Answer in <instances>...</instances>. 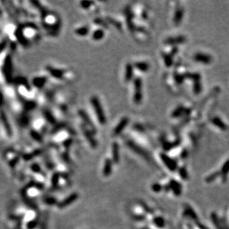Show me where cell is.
<instances>
[{"mask_svg": "<svg viewBox=\"0 0 229 229\" xmlns=\"http://www.w3.org/2000/svg\"><path fill=\"white\" fill-rule=\"evenodd\" d=\"M131 122V119L128 116H123L121 117L119 120L118 121L117 123L114 126L112 130V136L113 137H117V136H121L123 133L125 131L127 128L128 126L129 125Z\"/></svg>", "mask_w": 229, "mask_h": 229, "instance_id": "5", "label": "cell"}, {"mask_svg": "<svg viewBox=\"0 0 229 229\" xmlns=\"http://www.w3.org/2000/svg\"><path fill=\"white\" fill-rule=\"evenodd\" d=\"M45 74L48 79H52L57 82L66 83L72 82L76 79V73L71 69L57 66V65H48L45 67Z\"/></svg>", "mask_w": 229, "mask_h": 229, "instance_id": "1", "label": "cell"}, {"mask_svg": "<svg viewBox=\"0 0 229 229\" xmlns=\"http://www.w3.org/2000/svg\"><path fill=\"white\" fill-rule=\"evenodd\" d=\"M185 40V37L180 36V37H173V38H169L167 39L166 43L169 44V45H173V44H178L184 43Z\"/></svg>", "mask_w": 229, "mask_h": 229, "instance_id": "15", "label": "cell"}, {"mask_svg": "<svg viewBox=\"0 0 229 229\" xmlns=\"http://www.w3.org/2000/svg\"><path fill=\"white\" fill-rule=\"evenodd\" d=\"M80 7L83 11H86L87 13H95V11H97V5L95 2H80Z\"/></svg>", "mask_w": 229, "mask_h": 229, "instance_id": "11", "label": "cell"}, {"mask_svg": "<svg viewBox=\"0 0 229 229\" xmlns=\"http://www.w3.org/2000/svg\"><path fill=\"white\" fill-rule=\"evenodd\" d=\"M92 26L89 25H83L77 26L74 30V33L78 37H86L90 34Z\"/></svg>", "mask_w": 229, "mask_h": 229, "instance_id": "9", "label": "cell"}, {"mask_svg": "<svg viewBox=\"0 0 229 229\" xmlns=\"http://www.w3.org/2000/svg\"><path fill=\"white\" fill-rule=\"evenodd\" d=\"M182 16H183L182 10L178 9V11L176 12V13H175L174 22L176 23V25H178V23H179L181 21V19H182Z\"/></svg>", "mask_w": 229, "mask_h": 229, "instance_id": "16", "label": "cell"}, {"mask_svg": "<svg viewBox=\"0 0 229 229\" xmlns=\"http://www.w3.org/2000/svg\"><path fill=\"white\" fill-rule=\"evenodd\" d=\"M135 71L132 62H128L125 64L123 73V81L125 84H130L135 77Z\"/></svg>", "mask_w": 229, "mask_h": 229, "instance_id": "6", "label": "cell"}, {"mask_svg": "<svg viewBox=\"0 0 229 229\" xmlns=\"http://www.w3.org/2000/svg\"><path fill=\"white\" fill-rule=\"evenodd\" d=\"M89 102L91 110L97 123L100 126H104L107 122V118L104 106L98 96L92 95L89 98Z\"/></svg>", "mask_w": 229, "mask_h": 229, "instance_id": "3", "label": "cell"}, {"mask_svg": "<svg viewBox=\"0 0 229 229\" xmlns=\"http://www.w3.org/2000/svg\"><path fill=\"white\" fill-rule=\"evenodd\" d=\"M112 152L114 161H118L119 154V145L117 142H113L112 144Z\"/></svg>", "mask_w": 229, "mask_h": 229, "instance_id": "14", "label": "cell"}, {"mask_svg": "<svg viewBox=\"0 0 229 229\" xmlns=\"http://www.w3.org/2000/svg\"><path fill=\"white\" fill-rule=\"evenodd\" d=\"M161 158L162 159L163 162H164V164L166 165L167 167L169 168L170 170L171 171H174L176 170V164L171 158H170L168 156H166L165 154H162V155H161Z\"/></svg>", "mask_w": 229, "mask_h": 229, "instance_id": "13", "label": "cell"}, {"mask_svg": "<svg viewBox=\"0 0 229 229\" xmlns=\"http://www.w3.org/2000/svg\"><path fill=\"white\" fill-rule=\"evenodd\" d=\"M105 34L106 29L100 28V27L93 26V28L92 27L89 36H90L92 40H93V41L99 42L104 39V38L105 37Z\"/></svg>", "mask_w": 229, "mask_h": 229, "instance_id": "8", "label": "cell"}, {"mask_svg": "<svg viewBox=\"0 0 229 229\" xmlns=\"http://www.w3.org/2000/svg\"><path fill=\"white\" fill-rule=\"evenodd\" d=\"M49 82L48 76L46 74L37 75L32 80V85L37 91H42L45 88V85Z\"/></svg>", "mask_w": 229, "mask_h": 229, "instance_id": "7", "label": "cell"}, {"mask_svg": "<svg viewBox=\"0 0 229 229\" xmlns=\"http://www.w3.org/2000/svg\"><path fill=\"white\" fill-rule=\"evenodd\" d=\"M40 20L42 28L46 31L47 34L55 36L61 24L60 18L56 13L51 11H43Z\"/></svg>", "mask_w": 229, "mask_h": 229, "instance_id": "2", "label": "cell"}, {"mask_svg": "<svg viewBox=\"0 0 229 229\" xmlns=\"http://www.w3.org/2000/svg\"><path fill=\"white\" fill-rule=\"evenodd\" d=\"M131 87L132 91H131V99L134 105H139L143 99V82L141 78L135 76L134 79L131 82Z\"/></svg>", "mask_w": 229, "mask_h": 229, "instance_id": "4", "label": "cell"}, {"mask_svg": "<svg viewBox=\"0 0 229 229\" xmlns=\"http://www.w3.org/2000/svg\"><path fill=\"white\" fill-rule=\"evenodd\" d=\"M193 60L196 62H199L202 64H205V65H208L212 61V58L208 54L203 53H197L194 55L193 56Z\"/></svg>", "mask_w": 229, "mask_h": 229, "instance_id": "12", "label": "cell"}, {"mask_svg": "<svg viewBox=\"0 0 229 229\" xmlns=\"http://www.w3.org/2000/svg\"><path fill=\"white\" fill-rule=\"evenodd\" d=\"M213 123L215 125L217 126L218 128L221 129H225L226 128V126L223 121L220 119V118H213Z\"/></svg>", "mask_w": 229, "mask_h": 229, "instance_id": "17", "label": "cell"}, {"mask_svg": "<svg viewBox=\"0 0 229 229\" xmlns=\"http://www.w3.org/2000/svg\"><path fill=\"white\" fill-rule=\"evenodd\" d=\"M132 64L133 65L135 71L138 70V71L141 72V73H146L150 68V64L146 61H144V60H137V61L132 62Z\"/></svg>", "mask_w": 229, "mask_h": 229, "instance_id": "10", "label": "cell"}, {"mask_svg": "<svg viewBox=\"0 0 229 229\" xmlns=\"http://www.w3.org/2000/svg\"><path fill=\"white\" fill-rule=\"evenodd\" d=\"M222 172L225 175L228 174L229 173V160L226 161L224 163L223 168H222Z\"/></svg>", "mask_w": 229, "mask_h": 229, "instance_id": "18", "label": "cell"}]
</instances>
